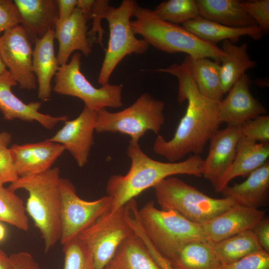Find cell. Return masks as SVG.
<instances>
[{
  "mask_svg": "<svg viewBox=\"0 0 269 269\" xmlns=\"http://www.w3.org/2000/svg\"><path fill=\"white\" fill-rule=\"evenodd\" d=\"M154 71L166 73L176 77L178 82V101L188 102L185 113L173 136L167 140L157 135L153 143L154 152L171 162H178L191 153L200 155L207 142L219 130L221 100L209 98L199 91L184 61Z\"/></svg>",
  "mask_w": 269,
  "mask_h": 269,
  "instance_id": "cell-1",
  "label": "cell"
},
{
  "mask_svg": "<svg viewBox=\"0 0 269 269\" xmlns=\"http://www.w3.org/2000/svg\"><path fill=\"white\" fill-rule=\"evenodd\" d=\"M127 154L131 160L128 172L124 175H112L107 183V195L113 200L111 212L168 177L177 174L202 176L200 165L203 159L199 154H193L182 161H159L145 154L138 142L131 140Z\"/></svg>",
  "mask_w": 269,
  "mask_h": 269,
  "instance_id": "cell-2",
  "label": "cell"
},
{
  "mask_svg": "<svg viewBox=\"0 0 269 269\" xmlns=\"http://www.w3.org/2000/svg\"><path fill=\"white\" fill-rule=\"evenodd\" d=\"M60 178L59 169L54 167L38 174L18 177L7 187L14 192L22 189L28 193L25 210L40 233L45 252L60 239Z\"/></svg>",
  "mask_w": 269,
  "mask_h": 269,
  "instance_id": "cell-3",
  "label": "cell"
},
{
  "mask_svg": "<svg viewBox=\"0 0 269 269\" xmlns=\"http://www.w3.org/2000/svg\"><path fill=\"white\" fill-rule=\"evenodd\" d=\"M131 24L134 34H139L149 45L173 54L183 52L194 58H211L221 62L225 54L216 44L202 40L183 27L163 20L153 10L137 6Z\"/></svg>",
  "mask_w": 269,
  "mask_h": 269,
  "instance_id": "cell-4",
  "label": "cell"
},
{
  "mask_svg": "<svg viewBox=\"0 0 269 269\" xmlns=\"http://www.w3.org/2000/svg\"><path fill=\"white\" fill-rule=\"evenodd\" d=\"M138 216L148 239L169 261L186 244L206 240L201 224L174 210L158 209L153 201L147 202L138 210Z\"/></svg>",
  "mask_w": 269,
  "mask_h": 269,
  "instance_id": "cell-5",
  "label": "cell"
},
{
  "mask_svg": "<svg viewBox=\"0 0 269 269\" xmlns=\"http://www.w3.org/2000/svg\"><path fill=\"white\" fill-rule=\"evenodd\" d=\"M153 188L161 209L174 210L188 220L200 224L235 204L228 198L209 197L175 177H168Z\"/></svg>",
  "mask_w": 269,
  "mask_h": 269,
  "instance_id": "cell-6",
  "label": "cell"
},
{
  "mask_svg": "<svg viewBox=\"0 0 269 269\" xmlns=\"http://www.w3.org/2000/svg\"><path fill=\"white\" fill-rule=\"evenodd\" d=\"M163 102L148 93L142 94L130 106L117 112L103 109L97 112L95 131L120 133L139 142L146 132L157 135L164 123Z\"/></svg>",
  "mask_w": 269,
  "mask_h": 269,
  "instance_id": "cell-7",
  "label": "cell"
},
{
  "mask_svg": "<svg viewBox=\"0 0 269 269\" xmlns=\"http://www.w3.org/2000/svg\"><path fill=\"white\" fill-rule=\"evenodd\" d=\"M137 6L134 0H124L117 7L109 5L108 8L105 19L109 24V39L98 77L102 86L109 83L112 73L127 55L143 54L148 49L143 39L136 37L131 24V17Z\"/></svg>",
  "mask_w": 269,
  "mask_h": 269,
  "instance_id": "cell-8",
  "label": "cell"
},
{
  "mask_svg": "<svg viewBox=\"0 0 269 269\" xmlns=\"http://www.w3.org/2000/svg\"><path fill=\"white\" fill-rule=\"evenodd\" d=\"M81 56L76 52L69 62L60 66L55 75L53 91L60 95L79 98L85 107L97 112L107 108L121 107L122 87L109 83L96 88L80 70Z\"/></svg>",
  "mask_w": 269,
  "mask_h": 269,
  "instance_id": "cell-9",
  "label": "cell"
},
{
  "mask_svg": "<svg viewBox=\"0 0 269 269\" xmlns=\"http://www.w3.org/2000/svg\"><path fill=\"white\" fill-rule=\"evenodd\" d=\"M126 204L104 214L77 237L89 248L95 269H104L121 244L134 233L127 219Z\"/></svg>",
  "mask_w": 269,
  "mask_h": 269,
  "instance_id": "cell-10",
  "label": "cell"
},
{
  "mask_svg": "<svg viewBox=\"0 0 269 269\" xmlns=\"http://www.w3.org/2000/svg\"><path fill=\"white\" fill-rule=\"evenodd\" d=\"M60 189L62 199L60 242L64 245L110 211L113 200L108 195L94 201L84 200L77 195L73 184L63 178H60Z\"/></svg>",
  "mask_w": 269,
  "mask_h": 269,
  "instance_id": "cell-11",
  "label": "cell"
},
{
  "mask_svg": "<svg viewBox=\"0 0 269 269\" xmlns=\"http://www.w3.org/2000/svg\"><path fill=\"white\" fill-rule=\"evenodd\" d=\"M32 53L31 43L21 25L5 31L0 36V57L21 89L31 90L37 86Z\"/></svg>",
  "mask_w": 269,
  "mask_h": 269,
  "instance_id": "cell-12",
  "label": "cell"
},
{
  "mask_svg": "<svg viewBox=\"0 0 269 269\" xmlns=\"http://www.w3.org/2000/svg\"><path fill=\"white\" fill-rule=\"evenodd\" d=\"M97 111L84 107L75 119L66 121L64 126L47 140L64 146L75 160L77 165L84 166L88 161L94 140Z\"/></svg>",
  "mask_w": 269,
  "mask_h": 269,
  "instance_id": "cell-13",
  "label": "cell"
},
{
  "mask_svg": "<svg viewBox=\"0 0 269 269\" xmlns=\"http://www.w3.org/2000/svg\"><path fill=\"white\" fill-rule=\"evenodd\" d=\"M250 76L244 74L228 91L226 97L221 100L219 117L227 126L240 127L246 122L266 115L267 110L250 91Z\"/></svg>",
  "mask_w": 269,
  "mask_h": 269,
  "instance_id": "cell-14",
  "label": "cell"
},
{
  "mask_svg": "<svg viewBox=\"0 0 269 269\" xmlns=\"http://www.w3.org/2000/svg\"><path fill=\"white\" fill-rule=\"evenodd\" d=\"M241 137V126H227L210 139L208 154L202 159L200 172L214 188L231 165Z\"/></svg>",
  "mask_w": 269,
  "mask_h": 269,
  "instance_id": "cell-15",
  "label": "cell"
},
{
  "mask_svg": "<svg viewBox=\"0 0 269 269\" xmlns=\"http://www.w3.org/2000/svg\"><path fill=\"white\" fill-rule=\"evenodd\" d=\"M266 212L258 208L235 204L201 225L205 239L215 243L253 230L265 218Z\"/></svg>",
  "mask_w": 269,
  "mask_h": 269,
  "instance_id": "cell-16",
  "label": "cell"
},
{
  "mask_svg": "<svg viewBox=\"0 0 269 269\" xmlns=\"http://www.w3.org/2000/svg\"><path fill=\"white\" fill-rule=\"evenodd\" d=\"M17 85L8 70L0 75V111L5 120L36 122L47 130L67 120L66 116L55 117L39 112L40 102L24 103L11 91V88Z\"/></svg>",
  "mask_w": 269,
  "mask_h": 269,
  "instance_id": "cell-17",
  "label": "cell"
},
{
  "mask_svg": "<svg viewBox=\"0 0 269 269\" xmlns=\"http://www.w3.org/2000/svg\"><path fill=\"white\" fill-rule=\"evenodd\" d=\"M10 150L18 177L38 174L50 169L65 150L61 144L47 139L37 142L13 144Z\"/></svg>",
  "mask_w": 269,
  "mask_h": 269,
  "instance_id": "cell-18",
  "label": "cell"
},
{
  "mask_svg": "<svg viewBox=\"0 0 269 269\" xmlns=\"http://www.w3.org/2000/svg\"><path fill=\"white\" fill-rule=\"evenodd\" d=\"M21 19V25L32 43L54 29L58 20L56 0H14Z\"/></svg>",
  "mask_w": 269,
  "mask_h": 269,
  "instance_id": "cell-19",
  "label": "cell"
},
{
  "mask_svg": "<svg viewBox=\"0 0 269 269\" xmlns=\"http://www.w3.org/2000/svg\"><path fill=\"white\" fill-rule=\"evenodd\" d=\"M88 21L76 8L66 21L56 23L54 36L59 44L56 57L59 66L66 64L71 54L76 50L81 51L85 56L91 53L92 46L87 36Z\"/></svg>",
  "mask_w": 269,
  "mask_h": 269,
  "instance_id": "cell-20",
  "label": "cell"
},
{
  "mask_svg": "<svg viewBox=\"0 0 269 269\" xmlns=\"http://www.w3.org/2000/svg\"><path fill=\"white\" fill-rule=\"evenodd\" d=\"M54 29L36 40L32 53V70L38 85V97L46 102L51 97V81L60 66L54 50Z\"/></svg>",
  "mask_w": 269,
  "mask_h": 269,
  "instance_id": "cell-21",
  "label": "cell"
},
{
  "mask_svg": "<svg viewBox=\"0 0 269 269\" xmlns=\"http://www.w3.org/2000/svg\"><path fill=\"white\" fill-rule=\"evenodd\" d=\"M269 157V143L255 142L241 137L234 159L214 188L215 191L221 192L237 177L248 176L268 161Z\"/></svg>",
  "mask_w": 269,
  "mask_h": 269,
  "instance_id": "cell-22",
  "label": "cell"
},
{
  "mask_svg": "<svg viewBox=\"0 0 269 269\" xmlns=\"http://www.w3.org/2000/svg\"><path fill=\"white\" fill-rule=\"evenodd\" d=\"M269 190V161L248 176L242 183L226 186L221 191L224 197L236 205L258 208L267 201Z\"/></svg>",
  "mask_w": 269,
  "mask_h": 269,
  "instance_id": "cell-23",
  "label": "cell"
},
{
  "mask_svg": "<svg viewBox=\"0 0 269 269\" xmlns=\"http://www.w3.org/2000/svg\"><path fill=\"white\" fill-rule=\"evenodd\" d=\"M201 17L232 27L258 25L239 0H196Z\"/></svg>",
  "mask_w": 269,
  "mask_h": 269,
  "instance_id": "cell-24",
  "label": "cell"
},
{
  "mask_svg": "<svg viewBox=\"0 0 269 269\" xmlns=\"http://www.w3.org/2000/svg\"><path fill=\"white\" fill-rule=\"evenodd\" d=\"M182 27L198 38L216 44L228 40L235 43L242 36H249L254 40H260L264 34L258 25L236 28L227 26L202 17L189 20Z\"/></svg>",
  "mask_w": 269,
  "mask_h": 269,
  "instance_id": "cell-25",
  "label": "cell"
},
{
  "mask_svg": "<svg viewBox=\"0 0 269 269\" xmlns=\"http://www.w3.org/2000/svg\"><path fill=\"white\" fill-rule=\"evenodd\" d=\"M221 49L225 54L220 65L221 88L225 94L247 70L256 66L257 62L250 58L248 45L245 43L237 45L230 40H224Z\"/></svg>",
  "mask_w": 269,
  "mask_h": 269,
  "instance_id": "cell-26",
  "label": "cell"
},
{
  "mask_svg": "<svg viewBox=\"0 0 269 269\" xmlns=\"http://www.w3.org/2000/svg\"><path fill=\"white\" fill-rule=\"evenodd\" d=\"M199 91L209 98L221 100L220 65L207 58H193L187 55L183 61Z\"/></svg>",
  "mask_w": 269,
  "mask_h": 269,
  "instance_id": "cell-27",
  "label": "cell"
},
{
  "mask_svg": "<svg viewBox=\"0 0 269 269\" xmlns=\"http://www.w3.org/2000/svg\"><path fill=\"white\" fill-rule=\"evenodd\" d=\"M169 262L174 269H218L221 265L213 243L206 240L186 244Z\"/></svg>",
  "mask_w": 269,
  "mask_h": 269,
  "instance_id": "cell-28",
  "label": "cell"
},
{
  "mask_svg": "<svg viewBox=\"0 0 269 269\" xmlns=\"http://www.w3.org/2000/svg\"><path fill=\"white\" fill-rule=\"evenodd\" d=\"M111 262L118 269H161L134 232L121 244Z\"/></svg>",
  "mask_w": 269,
  "mask_h": 269,
  "instance_id": "cell-29",
  "label": "cell"
},
{
  "mask_svg": "<svg viewBox=\"0 0 269 269\" xmlns=\"http://www.w3.org/2000/svg\"><path fill=\"white\" fill-rule=\"evenodd\" d=\"M213 245L217 258L221 265L235 262L262 249L252 230L242 232Z\"/></svg>",
  "mask_w": 269,
  "mask_h": 269,
  "instance_id": "cell-30",
  "label": "cell"
},
{
  "mask_svg": "<svg viewBox=\"0 0 269 269\" xmlns=\"http://www.w3.org/2000/svg\"><path fill=\"white\" fill-rule=\"evenodd\" d=\"M0 222L21 231L29 229V220L23 201L8 188L0 190Z\"/></svg>",
  "mask_w": 269,
  "mask_h": 269,
  "instance_id": "cell-31",
  "label": "cell"
},
{
  "mask_svg": "<svg viewBox=\"0 0 269 269\" xmlns=\"http://www.w3.org/2000/svg\"><path fill=\"white\" fill-rule=\"evenodd\" d=\"M153 11L161 19L175 24L201 17L196 0L163 1Z\"/></svg>",
  "mask_w": 269,
  "mask_h": 269,
  "instance_id": "cell-32",
  "label": "cell"
},
{
  "mask_svg": "<svg viewBox=\"0 0 269 269\" xmlns=\"http://www.w3.org/2000/svg\"><path fill=\"white\" fill-rule=\"evenodd\" d=\"M63 247V269H95L92 252L79 238L72 239Z\"/></svg>",
  "mask_w": 269,
  "mask_h": 269,
  "instance_id": "cell-33",
  "label": "cell"
},
{
  "mask_svg": "<svg viewBox=\"0 0 269 269\" xmlns=\"http://www.w3.org/2000/svg\"><path fill=\"white\" fill-rule=\"evenodd\" d=\"M11 139L10 133H0V179L4 184L11 183L18 177L14 169L10 148H8Z\"/></svg>",
  "mask_w": 269,
  "mask_h": 269,
  "instance_id": "cell-34",
  "label": "cell"
},
{
  "mask_svg": "<svg viewBox=\"0 0 269 269\" xmlns=\"http://www.w3.org/2000/svg\"><path fill=\"white\" fill-rule=\"evenodd\" d=\"M242 137L257 142L269 143V116L261 115L241 126Z\"/></svg>",
  "mask_w": 269,
  "mask_h": 269,
  "instance_id": "cell-35",
  "label": "cell"
},
{
  "mask_svg": "<svg viewBox=\"0 0 269 269\" xmlns=\"http://www.w3.org/2000/svg\"><path fill=\"white\" fill-rule=\"evenodd\" d=\"M108 0H94L90 14V19H93L92 27L87 32L89 42L93 44L97 42L104 49L103 43L105 30L101 25V20L105 18L109 6Z\"/></svg>",
  "mask_w": 269,
  "mask_h": 269,
  "instance_id": "cell-36",
  "label": "cell"
},
{
  "mask_svg": "<svg viewBox=\"0 0 269 269\" xmlns=\"http://www.w3.org/2000/svg\"><path fill=\"white\" fill-rule=\"evenodd\" d=\"M218 269H269V253L262 249Z\"/></svg>",
  "mask_w": 269,
  "mask_h": 269,
  "instance_id": "cell-37",
  "label": "cell"
},
{
  "mask_svg": "<svg viewBox=\"0 0 269 269\" xmlns=\"http://www.w3.org/2000/svg\"><path fill=\"white\" fill-rule=\"evenodd\" d=\"M242 5L264 33H267L269 30V0L242 1Z\"/></svg>",
  "mask_w": 269,
  "mask_h": 269,
  "instance_id": "cell-38",
  "label": "cell"
},
{
  "mask_svg": "<svg viewBox=\"0 0 269 269\" xmlns=\"http://www.w3.org/2000/svg\"><path fill=\"white\" fill-rule=\"evenodd\" d=\"M21 23L18 9L11 0H0V36Z\"/></svg>",
  "mask_w": 269,
  "mask_h": 269,
  "instance_id": "cell-39",
  "label": "cell"
},
{
  "mask_svg": "<svg viewBox=\"0 0 269 269\" xmlns=\"http://www.w3.org/2000/svg\"><path fill=\"white\" fill-rule=\"evenodd\" d=\"M13 269H42L32 255L26 251H19L9 255Z\"/></svg>",
  "mask_w": 269,
  "mask_h": 269,
  "instance_id": "cell-40",
  "label": "cell"
},
{
  "mask_svg": "<svg viewBox=\"0 0 269 269\" xmlns=\"http://www.w3.org/2000/svg\"><path fill=\"white\" fill-rule=\"evenodd\" d=\"M263 250L269 253V219L265 217L252 230Z\"/></svg>",
  "mask_w": 269,
  "mask_h": 269,
  "instance_id": "cell-41",
  "label": "cell"
},
{
  "mask_svg": "<svg viewBox=\"0 0 269 269\" xmlns=\"http://www.w3.org/2000/svg\"><path fill=\"white\" fill-rule=\"evenodd\" d=\"M58 17L56 23H61L71 15L76 8L77 0H56Z\"/></svg>",
  "mask_w": 269,
  "mask_h": 269,
  "instance_id": "cell-42",
  "label": "cell"
},
{
  "mask_svg": "<svg viewBox=\"0 0 269 269\" xmlns=\"http://www.w3.org/2000/svg\"><path fill=\"white\" fill-rule=\"evenodd\" d=\"M145 245L149 254L161 269H174L169 261L155 249L150 242H147Z\"/></svg>",
  "mask_w": 269,
  "mask_h": 269,
  "instance_id": "cell-43",
  "label": "cell"
},
{
  "mask_svg": "<svg viewBox=\"0 0 269 269\" xmlns=\"http://www.w3.org/2000/svg\"><path fill=\"white\" fill-rule=\"evenodd\" d=\"M94 0H77L76 8L80 10L86 18L90 20V14Z\"/></svg>",
  "mask_w": 269,
  "mask_h": 269,
  "instance_id": "cell-44",
  "label": "cell"
},
{
  "mask_svg": "<svg viewBox=\"0 0 269 269\" xmlns=\"http://www.w3.org/2000/svg\"><path fill=\"white\" fill-rule=\"evenodd\" d=\"M0 269H13L9 256L0 248Z\"/></svg>",
  "mask_w": 269,
  "mask_h": 269,
  "instance_id": "cell-45",
  "label": "cell"
},
{
  "mask_svg": "<svg viewBox=\"0 0 269 269\" xmlns=\"http://www.w3.org/2000/svg\"><path fill=\"white\" fill-rule=\"evenodd\" d=\"M7 235V231L6 228L0 222V242L3 241L6 238Z\"/></svg>",
  "mask_w": 269,
  "mask_h": 269,
  "instance_id": "cell-46",
  "label": "cell"
},
{
  "mask_svg": "<svg viewBox=\"0 0 269 269\" xmlns=\"http://www.w3.org/2000/svg\"><path fill=\"white\" fill-rule=\"evenodd\" d=\"M7 68L4 63H3L2 59L0 56V75L6 71Z\"/></svg>",
  "mask_w": 269,
  "mask_h": 269,
  "instance_id": "cell-47",
  "label": "cell"
},
{
  "mask_svg": "<svg viewBox=\"0 0 269 269\" xmlns=\"http://www.w3.org/2000/svg\"><path fill=\"white\" fill-rule=\"evenodd\" d=\"M104 269H118L111 262H110Z\"/></svg>",
  "mask_w": 269,
  "mask_h": 269,
  "instance_id": "cell-48",
  "label": "cell"
},
{
  "mask_svg": "<svg viewBox=\"0 0 269 269\" xmlns=\"http://www.w3.org/2000/svg\"><path fill=\"white\" fill-rule=\"evenodd\" d=\"M3 184H4V183L2 182L1 180L0 179V190L3 189L4 188Z\"/></svg>",
  "mask_w": 269,
  "mask_h": 269,
  "instance_id": "cell-49",
  "label": "cell"
}]
</instances>
